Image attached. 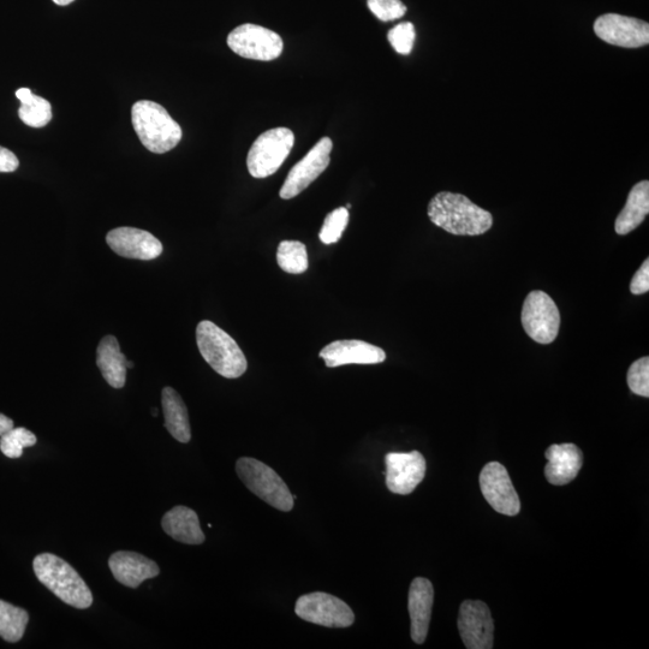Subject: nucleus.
<instances>
[{"label":"nucleus","instance_id":"obj_1","mask_svg":"<svg viewBox=\"0 0 649 649\" xmlns=\"http://www.w3.org/2000/svg\"><path fill=\"white\" fill-rule=\"evenodd\" d=\"M428 217L440 229L457 236H479L492 228V214L462 194L442 192L428 205Z\"/></svg>","mask_w":649,"mask_h":649},{"label":"nucleus","instance_id":"obj_2","mask_svg":"<svg viewBox=\"0 0 649 649\" xmlns=\"http://www.w3.org/2000/svg\"><path fill=\"white\" fill-rule=\"evenodd\" d=\"M34 573L38 580L61 599L63 603L86 610L93 604V595L87 583L71 565L52 553L34 558Z\"/></svg>","mask_w":649,"mask_h":649},{"label":"nucleus","instance_id":"obj_3","mask_svg":"<svg viewBox=\"0 0 649 649\" xmlns=\"http://www.w3.org/2000/svg\"><path fill=\"white\" fill-rule=\"evenodd\" d=\"M132 122L142 145L163 154L174 150L182 140V128L162 105L140 100L133 106Z\"/></svg>","mask_w":649,"mask_h":649},{"label":"nucleus","instance_id":"obj_4","mask_svg":"<svg viewBox=\"0 0 649 649\" xmlns=\"http://www.w3.org/2000/svg\"><path fill=\"white\" fill-rule=\"evenodd\" d=\"M200 354L214 371L224 378L237 379L246 373L248 362L235 339L212 321H201L196 327Z\"/></svg>","mask_w":649,"mask_h":649},{"label":"nucleus","instance_id":"obj_5","mask_svg":"<svg viewBox=\"0 0 649 649\" xmlns=\"http://www.w3.org/2000/svg\"><path fill=\"white\" fill-rule=\"evenodd\" d=\"M236 473L248 490L265 503L284 512L293 510V494L281 476L267 464L255 458L242 457L236 463Z\"/></svg>","mask_w":649,"mask_h":649},{"label":"nucleus","instance_id":"obj_6","mask_svg":"<svg viewBox=\"0 0 649 649\" xmlns=\"http://www.w3.org/2000/svg\"><path fill=\"white\" fill-rule=\"evenodd\" d=\"M295 144V135L288 128L267 130L255 140L247 157L249 174L267 178L276 174Z\"/></svg>","mask_w":649,"mask_h":649},{"label":"nucleus","instance_id":"obj_7","mask_svg":"<svg viewBox=\"0 0 649 649\" xmlns=\"http://www.w3.org/2000/svg\"><path fill=\"white\" fill-rule=\"evenodd\" d=\"M522 325L527 335L539 344L555 341L561 327V314L556 302L544 291H532L523 303Z\"/></svg>","mask_w":649,"mask_h":649},{"label":"nucleus","instance_id":"obj_8","mask_svg":"<svg viewBox=\"0 0 649 649\" xmlns=\"http://www.w3.org/2000/svg\"><path fill=\"white\" fill-rule=\"evenodd\" d=\"M295 612L303 621L326 628H349L355 622L348 604L323 592L302 595L296 601Z\"/></svg>","mask_w":649,"mask_h":649},{"label":"nucleus","instance_id":"obj_9","mask_svg":"<svg viewBox=\"0 0 649 649\" xmlns=\"http://www.w3.org/2000/svg\"><path fill=\"white\" fill-rule=\"evenodd\" d=\"M228 45L236 55L254 61L270 62L281 57L283 39L265 27L246 23L229 34Z\"/></svg>","mask_w":649,"mask_h":649},{"label":"nucleus","instance_id":"obj_10","mask_svg":"<svg viewBox=\"0 0 649 649\" xmlns=\"http://www.w3.org/2000/svg\"><path fill=\"white\" fill-rule=\"evenodd\" d=\"M332 148L330 138L321 139L307 156L290 170L279 196L283 200H290L311 186L330 165Z\"/></svg>","mask_w":649,"mask_h":649},{"label":"nucleus","instance_id":"obj_11","mask_svg":"<svg viewBox=\"0 0 649 649\" xmlns=\"http://www.w3.org/2000/svg\"><path fill=\"white\" fill-rule=\"evenodd\" d=\"M594 32L606 44L639 49L649 44V25L645 21L618 14H605L594 22Z\"/></svg>","mask_w":649,"mask_h":649},{"label":"nucleus","instance_id":"obj_12","mask_svg":"<svg viewBox=\"0 0 649 649\" xmlns=\"http://www.w3.org/2000/svg\"><path fill=\"white\" fill-rule=\"evenodd\" d=\"M480 487L487 503L499 514L516 516L520 512V498L503 464H486L480 474Z\"/></svg>","mask_w":649,"mask_h":649},{"label":"nucleus","instance_id":"obj_13","mask_svg":"<svg viewBox=\"0 0 649 649\" xmlns=\"http://www.w3.org/2000/svg\"><path fill=\"white\" fill-rule=\"evenodd\" d=\"M386 486L392 493H412L426 475V460L419 451L390 452L385 457Z\"/></svg>","mask_w":649,"mask_h":649},{"label":"nucleus","instance_id":"obj_14","mask_svg":"<svg viewBox=\"0 0 649 649\" xmlns=\"http://www.w3.org/2000/svg\"><path fill=\"white\" fill-rule=\"evenodd\" d=\"M458 629L468 649L493 648L494 623L484 601H464L458 616Z\"/></svg>","mask_w":649,"mask_h":649},{"label":"nucleus","instance_id":"obj_15","mask_svg":"<svg viewBox=\"0 0 649 649\" xmlns=\"http://www.w3.org/2000/svg\"><path fill=\"white\" fill-rule=\"evenodd\" d=\"M109 247L127 259L150 261L163 253V244L151 232L136 228L113 229L106 236Z\"/></svg>","mask_w":649,"mask_h":649},{"label":"nucleus","instance_id":"obj_16","mask_svg":"<svg viewBox=\"0 0 649 649\" xmlns=\"http://www.w3.org/2000/svg\"><path fill=\"white\" fill-rule=\"evenodd\" d=\"M319 356L330 368L345 365H378L386 360L383 349L356 339L332 342L320 351Z\"/></svg>","mask_w":649,"mask_h":649},{"label":"nucleus","instance_id":"obj_17","mask_svg":"<svg viewBox=\"0 0 649 649\" xmlns=\"http://www.w3.org/2000/svg\"><path fill=\"white\" fill-rule=\"evenodd\" d=\"M109 567L121 585L138 588L142 582L160 574L158 564L136 552L119 551L109 559Z\"/></svg>","mask_w":649,"mask_h":649},{"label":"nucleus","instance_id":"obj_18","mask_svg":"<svg viewBox=\"0 0 649 649\" xmlns=\"http://www.w3.org/2000/svg\"><path fill=\"white\" fill-rule=\"evenodd\" d=\"M434 589L430 580L418 577L409 589L408 609L412 619V639L422 645L430 629Z\"/></svg>","mask_w":649,"mask_h":649},{"label":"nucleus","instance_id":"obj_19","mask_svg":"<svg viewBox=\"0 0 649 649\" xmlns=\"http://www.w3.org/2000/svg\"><path fill=\"white\" fill-rule=\"evenodd\" d=\"M547 466L545 476L552 485L563 486L570 484L582 468L583 455L575 444L552 445L545 454Z\"/></svg>","mask_w":649,"mask_h":649},{"label":"nucleus","instance_id":"obj_20","mask_svg":"<svg viewBox=\"0 0 649 649\" xmlns=\"http://www.w3.org/2000/svg\"><path fill=\"white\" fill-rule=\"evenodd\" d=\"M164 532L178 543L201 545L206 537L200 527L198 514L187 506H176L162 520Z\"/></svg>","mask_w":649,"mask_h":649},{"label":"nucleus","instance_id":"obj_21","mask_svg":"<svg viewBox=\"0 0 649 649\" xmlns=\"http://www.w3.org/2000/svg\"><path fill=\"white\" fill-rule=\"evenodd\" d=\"M127 362L115 336L101 339L97 350V365L106 383L113 389H122L127 381Z\"/></svg>","mask_w":649,"mask_h":649},{"label":"nucleus","instance_id":"obj_22","mask_svg":"<svg viewBox=\"0 0 649 649\" xmlns=\"http://www.w3.org/2000/svg\"><path fill=\"white\" fill-rule=\"evenodd\" d=\"M649 213V182L641 181L630 190L627 204L616 219L618 235H628L639 228Z\"/></svg>","mask_w":649,"mask_h":649},{"label":"nucleus","instance_id":"obj_23","mask_svg":"<svg viewBox=\"0 0 649 649\" xmlns=\"http://www.w3.org/2000/svg\"><path fill=\"white\" fill-rule=\"evenodd\" d=\"M165 427L178 442L187 444L192 439L189 415L182 397L172 387H165L162 392Z\"/></svg>","mask_w":649,"mask_h":649},{"label":"nucleus","instance_id":"obj_24","mask_svg":"<svg viewBox=\"0 0 649 649\" xmlns=\"http://www.w3.org/2000/svg\"><path fill=\"white\" fill-rule=\"evenodd\" d=\"M16 98L21 101L19 116L21 121L32 128H43L52 119V106L44 98L33 94L29 88H20Z\"/></svg>","mask_w":649,"mask_h":649},{"label":"nucleus","instance_id":"obj_25","mask_svg":"<svg viewBox=\"0 0 649 649\" xmlns=\"http://www.w3.org/2000/svg\"><path fill=\"white\" fill-rule=\"evenodd\" d=\"M29 615L26 610L0 600V637L8 642H19L27 628Z\"/></svg>","mask_w":649,"mask_h":649},{"label":"nucleus","instance_id":"obj_26","mask_svg":"<svg viewBox=\"0 0 649 649\" xmlns=\"http://www.w3.org/2000/svg\"><path fill=\"white\" fill-rule=\"evenodd\" d=\"M277 263L290 275H302L308 270V253L305 244L299 241L279 243Z\"/></svg>","mask_w":649,"mask_h":649},{"label":"nucleus","instance_id":"obj_27","mask_svg":"<svg viewBox=\"0 0 649 649\" xmlns=\"http://www.w3.org/2000/svg\"><path fill=\"white\" fill-rule=\"evenodd\" d=\"M35 444H37L35 434L23 427L13 428V430L0 437V450L5 456L13 458V460L20 458L23 450L31 448Z\"/></svg>","mask_w":649,"mask_h":649},{"label":"nucleus","instance_id":"obj_28","mask_svg":"<svg viewBox=\"0 0 649 649\" xmlns=\"http://www.w3.org/2000/svg\"><path fill=\"white\" fill-rule=\"evenodd\" d=\"M349 223V211L347 207H339L337 210L327 214L319 238L324 244H333L341 240L343 232Z\"/></svg>","mask_w":649,"mask_h":649},{"label":"nucleus","instance_id":"obj_29","mask_svg":"<svg viewBox=\"0 0 649 649\" xmlns=\"http://www.w3.org/2000/svg\"><path fill=\"white\" fill-rule=\"evenodd\" d=\"M628 385L631 392L637 396L649 397V357H642L630 366Z\"/></svg>","mask_w":649,"mask_h":649},{"label":"nucleus","instance_id":"obj_30","mask_svg":"<svg viewBox=\"0 0 649 649\" xmlns=\"http://www.w3.org/2000/svg\"><path fill=\"white\" fill-rule=\"evenodd\" d=\"M415 38V27L410 22L400 23V25L392 28L389 34H387V39H389L391 46L400 55H409L413 51Z\"/></svg>","mask_w":649,"mask_h":649},{"label":"nucleus","instance_id":"obj_31","mask_svg":"<svg viewBox=\"0 0 649 649\" xmlns=\"http://www.w3.org/2000/svg\"><path fill=\"white\" fill-rule=\"evenodd\" d=\"M367 5L373 15L383 22L402 19L407 13V7L401 0H367Z\"/></svg>","mask_w":649,"mask_h":649},{"label":"nucleus","instance_id":"obj_32","mask_svg":"<svg viewBox=\"0 0 649 649\" xmlns=\"http://www.w3.org/2000/svg\"><path fill=\"white\" fill-rule=\"evenodd\" d=\"M649 290V260L646 259L640 270L637 271L630 284L631 294L643 295Z\"/></svg>","mask_w":649,"mask_h":649},{"label":"nucleus","instance_id":"obj_33","mask_svg":"<svg viewBox=\"0 0 649 649\" xmlns=\"http://www.w3.org/2000/svg\"><path fill=\"white\" fill-rule=\"evenodd\" d=\"M20 162L15 154L0 146V172H14L19 169Z\"/></svg>","mask_w":649,"mask_h":649},{"label":"nucleus","instance_id":"obj_34","mask_svg":"<svg viewBox=\"0 0 649 649\" xmlns=\"http://www.w3.org/2000/svg\"><path fill=\"white\" fill-rule=\"evenodd\" d=\"M13 428L14 421L4 414H0V437H2L3 434L9 432L10 430H13Z\"/></svg>","mask_w":649,"mask_h":649},{"label":"nucleus","instance_id":"obj_35","mask_svg":"<svg viewBox=\"0 0 649 649\" xmlns=\"http://www.w3.org/2000/svg\"><path fill=\"white\" fill-rule=\"evenodd\" d=\"M53 3H56L57 5H61V7H65V5H69L74 2V0H52Z\"/></svg>","mask_w":649,"mask_h":649},{"label":"nucleus","instance_id":"obj_36","mask_svg":"<svg viewBox=\"0 0 649 649\" xmlns=\"http://www.w3.org/2000/svg\"><path fill=\"white\" fill-rule=\"evenodd\" d=\"M127 368H128V369H132V368H134V362H132V361H128V362H127Z\"/></svg>","mask_w":649,"mask_h":649},{"label":"nucleus","instance_id":"obj_37","mask_svg":"<svg viewBox=\"0 0 649 649\" xmlns=\"http://www.w3.org/2000/svg\"><path fill=\"white\" fill-rule=\"evenodd\" d=\"M153 416H158V409L157 408L153 409Z\"/></svg>","mask_w":649,"mask_h":649}]
</instances>
